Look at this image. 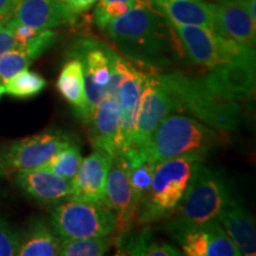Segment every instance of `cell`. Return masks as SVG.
<instances>
[{"instance_id":"obj_1","label":"cell","mask_w":256,"mask_h":256,"mask_svg":"<svg viewBox=\"0 0 256 256\" xmlns=\"http://www.w3.org/2000/svg\"><path fill=\"white\" fill-rule=\"evenodd\" d=\"M128 60L148 69L174 66L184 55L174 28L148 0H136L130 11L106 28Z\"/></svg>"},{"instance_id":"obj_2","label":"cell","mask_w":256,"mask_h":256,"mask_svg":"<svg viewBox=\"0 0 256 256\" xmlns=\"http://www.w3.org/2000/svg\"><path fill=\"white\" fill-rule=\"evenodd\" d=\"M236 202L238 200L228 176L222 170L202 164L192 176L172 216L166 220L165 232L170 234L216 220L226 206Z\"/></svg>"},{"instance_id":"obj_3","label":"cell","mask_w":256,"mask_h":256,"mask_svg":"<svg viewBox=\"0 0 256 256\" xmlns=\"http://www.w3.org/2000/svg\"><path fill=\"white\" fill-rule=\"evenodd\" d=\"M223 144V136L194 118L171 113L160 122L148 140L132 151L136 158L159 162L185 154L206 156Z\"/></svg>"},{"instance_id":"obj_4","label":"cell","mask_w":256,"mask_h":256,"mask_svg":"<svg viewBox=\"0 0 256 256\" xmlns=\"http://www.w3.org/2000/svg\"><path fill=\"white\" fill-rule=\"evenodd\" d=\"M182 110L194 119L222 132L238 130L241 124V108L236 101L223 98L209 87L204 78L188 76L182 72L159 74Z\"/></svg>"},{"instance_id":"obj_5","label":"cell","mask_w":256,"mask_h":256,"mask_svg":"<svg viewBox=\"0 0 256 256\" xmlns=\"http://www.w3.org/2000/svg\"><path fill=\"white\" fill-rule=\"evenodd\" d=\"M204 159L192 153L156 162L151 185L138 209L136 222L150 224L170 218Z\"/></svg>"},{"instance_id":"obj_6","label":"cell","mask_w":256,"mask_h":256,"mask_svg":"<svg viewBox=\"0 0 256 256\" xmlns=\"http://www.w3.org/2000/svg\"><path fill=\"white\" fill-rule=\"evenodd\" d=\"M51 226L62 240L102 238L116 232V217L102 203L68 200L51 210Z\"/></svg>"},{"instance_id":"obj_7","label":"cell","mask_w":256,"mask_h":256,"mask_svg":"<svg viewBox=\"0 0 256 256\" xmlns=\"http://www.w3.org/2000/svg\"><path fill=\"white\" fill-rule=\"evenodd\" d=\"M172 24V23H171ZM184 52L192 63L214 68L232 60L255 58V49L224 38L215 30L197 25L172 24Z\"/></svg>"},{"instance_id":"obj_8","label":"cell","mask_w":256,"mask_h":256,"mask_svg":"<svg viewBox=\"0 0 256 256\" xmlns=\"http://www.w3.org/2000/svg\"><path fill=\"white\" fill-rule=\"evenodd\" d=\"M180 110V104L159 74L147 72L128 150L140 148L168 114Z\"/></svg>"},{"instance_id":"obj_9","label":"cell","mask_w":256,"mask_h":256,"mask_svg":"<svg viewBox=\"0 0 256 256\" xmlns=\"http://www.w3.org/2000/svg\"><path fill=\"white\" fill-rule=\"evenodd\" d=\"M75 142L72 134L49 130L11 142L2 150L0 156L8 171L40 168L54 156Z\"/></svg>"},{"instance_id":"obj_10","label":"cell","mask_w":256,"mask_h":256,"mask_svg":"<svg viewBox=\"0 0 256 256\" xmlns=\"http://www.w3.org/2000/svg\"><path fill=\"white\" fill-rule=\"evenodd\" d=\"M115 54L110 46L92 40H80L69 52L70 57H76L82 63L90 119L104 96Z\"/></svg>"},{"instance_id":"obj_11","label":"cell","mask_w":256,"mask_h":256,"mask_svg":"<svg viewBox=\"0 0 256 256\" xmlns=\"http://www.w3.org/2000/svg\"><path fill=\"white\" fill-rule=\"evenodd\" d=\"M104 204L116 217V232H124L133 228L136 222L138 209L133 203L130 182V160L122 152L112 158L104 186Z\"/></svg>"},{"instance_id":"obj_12","label":"cell","mask_w":256,"mask_h":256,"mask_svg":"<svg viewBox=\"0 0 256 256\" xmlns=\"http://www.w3.org/2000/svg\"><path fill=\"white\" fill-rule=\"evenodd\" d=\"M188 256H241L216 220L168 234Z\"/></svg>"},{"instance_id":"obj_13","label":"cell","mask_w":256,"mask_h":256,"mask_svg":"<svg viewBox=\"0 0 256 256\" xmlns=\"http://www.w3.org/2000/svg\"><path fill=\"white\" fill-rule=\"evenodd\" d=\"M204 78L209 87L223 98L236 102L249 100L255 92V58L218 64L211 68Z\"/></svg>"},{"instance_id":"obj_14","label":"cell","mask_w":256,"mask_h":256,"mask_svg":"<svg viewBox=\"0 0 256 256\" xmlns=\"http://www.w3.org/2000/svg\"><path fill=\"white\" fill-rule=\"evenodd\" d=\"M16 183L32 200L44 206H56L72 196V179L40 168L18 171Z\"/></svg>"},{"instance_id":"obj_15","label":"cell","mask_w":256,"mask_h":256,"mask_svg":"<svg viewBox=\"0 0 256 256\" xmlns=\"http://www.w3.org/2000/svg\"><path fill=\"white\" fill-rule=\"evenodd\" d=\"M147 70L140 69L130 60V68L116 92L120 108V124L116 140V152L127 151L136 124V116L145 83Z\"/></svg>"},{"instance_id":"obj_16","label":"cell","mask_w":256,"mask_h":256,"mask_svg":"<svg viewBox=\"0 0 256 256\" xmlns=\"http://www.w3.org/2000/svg\"><path fill=\"white\" fill-rule=\"evenodd\" d=\"M214 30L242 46H255L256 20L243 0H220L214 4Z\"/></svg>"},{"instance_id":"obj_17","label":"cell","mask_w":256,"mask_h":256,"mask_svg":"<svg viewBox=\"0 0 256 256\" xmlns=\"http://www.w3.org/2000/svg\"><path fill=\"white\" fill-rule=\"evenodd\" d=\"M11 19L36 28H54L75 25L78 14L70 11L62 0H17Z\"/></svg>"},{"instance_id":"obj_18","label":"cell","mask_w":256,"mask_h":256,"mask_svg":"<svg viewBox=\"0 0 256 256\" xmlns=\"http://www.w3.org/2000/svg\"><path fill=\"white\" fill-rule=\"evenodd\" d=\"M113 156L102 148L83 159L72 179V196L70 200L104 204V186Z\"/></svg>"},{"instance_id":"obj_19","label":"cell","mask_w":256,"mask_h":256,"mask_svg":"<svg viewBox=\"0 0 256 256\" xmlns=\"http://www.w3.org/2000/svg\"><path fill=\"white\" fill-rule=\"evenodd\" d=\"M88 124H90V140L94 148H102L114 156L120 124V108L116 96L104 95Z\"/></svg>"},{"instance_id":"obj_20","label":"cell","mask_w":256,"mask_h":256,"mask_svg":"<svg viewBox=\"0 0 256 256\" xmlns=\"http://www.w3.org/2000/svg\"><path fill=\"white\" fill-rule=\"evenodd\" d=\"M216 220L238 249L240 254L244 256L256 254L255 222L238 202L226 206L217 216Z\"/></svg>"},{"instance_id":"obj_21","label":"cell","mask_w":256,"mask_h":256,"mask_svg":"<svg viewBox=\"0 0 256 256\" xmlns=\"http://www.w3.org/2000/svg\"><path fill=\"white\" fill-rule=\"evenodd\" d=\"M57 90L60 96L70 104L74 113L82 122L90 121L87 95L84 89V78L81 60L76 57L70 58L64 63L56 82Z\"/></svg>"},{"instance_id":"obj_22","label":"cell","mask_w":256,"mask_h":256,"mask_svg":"<svg viewBox=\"0 0 256 256\" xmlns=\"http://www.w3.org/2000/svg\"><path fill=\"white\" fill-rule=\"evenodd\" d=\"M172 24L197 25L214 30V4L204 0H148Z\"/></svg>"},{"instance_id":"obj_23","label":"cell","mask_w":256,"mask_h":256,"mask_svg":"<svg viewBox=\"0 0 256 256\" xmlns=\"http://www.w3.org/2000/svg\"><path fill=\"white\" fill-rule=\"evenodd\" d=\"M62 238L52 226L44 218H34L20 235L18 255L56 256L60 255Z\"/></svg>"},{"instance_id":"obj_24","label":"cell","mask_w":256,"mask_h":256,"mask_svg":"<svg viewBox=\"0 0 256 256\" xmlns=\"http://www.w3.org/2000/svg\"><path fill=\"white\" fill-rule=\"evenodd\" d=\"M118 254L138 256H179L182 252L170 243L158 241L152 236L151 230L145 228L133 232L132 228L119 232L116 238Z\"/></svg>"},{"instance_id":"obj_25","label":"cell","mask_w":256,"mask_h":256,"mask_svg":"<svg viewBox=\"0 0 256 256\" xmlns=\"http://www.w3.org/2000/svg\"><path fill=\"white\" fill-rule=\"evenodd\" d=\"M49 50L43 37H36L23 46H14L0 56V84H4L16 74L28 69L30 64Z\"/></svg>"},{"instance_id":"obj_26","label":"cell","mask_w":256,"mask_h":256,"mask_svg":"<svg viewBox=\"0 0 256 256\" xmlns=\"http://www.w3.org/2000/svg\"><path fill=\"white\" fill-rule=\"evenodd\" d=\"M122 153H124L130 160V188H132L133 203L136 209H139L140 203L151 185L156 162L136 158L132 151Z\"/></svg>"},{"instance_id":"obj_27","label":"cell","mask_w":256,"mask_h":256,"mask_svg":"<svg viewBox=\"0 0 256 256\" xmlns=\"http://www.w3.org/2000/svg\"><path fill=\"white\" fill-rule=\"evenodd\" d=\"M46 81L38 72L25 69L16 74L8 82L2 84L4 94L11 95L16 98H31L37 96L46 88Z\"/></svg>"},{"instance_id":"obj_28","label":"cell","mask_w":256,"mask_h":256,"mask_svg":"<svg viewBox=\"0 0 256 256\" xmlns=\"http://www.w3.org/2000/svg\"><path fill=\"white\" fill-rule=\"evenodd\" d=\"M113 240L108 236L78 240H62L60 255L62 256H102L110 250Z\"/></svg>"},{"instance_id":"obj_29","label":"cell","mask_w":256,"mask_h":256,"mask_svg":"<svg viewBox=\"0 0 256 256\" xmlns=\"http://www.w3.org/2000/svg\"><path fill=\"white\" fill-rule=\"evenodd\" d=\"M82 153L78 144H72L66 146L62 151H60L56 156H54L44 168L55 172L56 174L66 179H74L78 174L80 165L82 162Z\"/></svg>"},{"instance_id":"obj_30","label":"cell","mask_w":256,"mask_h":256,"mask_svg":"<svg viewBox=\"0 0 256 256\" xmlns=\"http://www.w3.org/2000/svg\"><path fill=\"white\" fill-rule=\"evenodd\" d=\"M136 2V0H100L94 12L96 24L106 28L110 22L130 11Z\"/></svg>"},{"instance_id":"obj_31","label":"cell","mask_w":256,"mask_h":256,"mask_svg":"<svg viewBox=\"0 0 256 256\" xmlns=\"http://www.w3.org/2000/svg\"><path fill=\"white\" fill-rule=\"evenodd\" d=\"M20 235L5 220L0 218V256L18 255Z\"/></svg>"},{"instance_id":"obj_32","label":"cell","mask_w":256,"mask_h":256,"mask_svg":"<svg viewBox=\"0 0 256 256\" xmlns=\"http://www.w3.org/2000/svg\"><path fill=\"white\" fill-rule=\"evenodd\" d=\"M16 46V42L12 34V28L8 25V22L5 26L0 28V56L6 51Z\"/></svg>"},{"instance_id":"obj_33","label":"cell","mask_w":256,"mask_h":256,"mask_svg":"<svg viewBox=\"0 0 256 256\" xmlns=\"http://www.w3.org/2000/svg\"><path fill=\"white\" fill-rule=\"evenodd\" d=\"M62 2L74 14H81L90 10L98 2V0H62Z\"/></svg>"},{"instance_id":"obj_34","label":"cell","mask_w":256,"mask_h":256,"mask_svg":"<svg viewBox=\"0 0 256 256\" xmlns=\"http://www.w3.org/2000/svg\"><path fill=\"white\" fill-rule=\"evenodd\" d=\"M16 4L17 0H0V14L11 16Z\"/></svg>"},{"instance_id":"obj_35","label":"cell","mask_w":256,"mask_h":256,"mask_svg":"<svg viewBox=\"0 0 256 256\" xmlns=\"http://www.w3.org/2000/svg\"><path fill=\"white\" fill-rule=\"evenodd\" d=\"M11 16H6V14H0V28L2 26H5L6 23L10 20Z\"/></svg>"},{"instance_id":"obj_36","label":"cell","mask_w":256,"mask_h":256,"mask_svg":"<svg viewBox=\"0 0 256 256\" xmlns=\"http://www.w3.org/2000/svg\"><path fill=\"white\" fill-rule=\"evenodd\" d=\"M6 174H8V170H6L4 162H2V156H0V178L5 177Z\"/></svg>"},{"instance_id":"obj_37","label":"cell","mask_w":256,"mask_h":256,"mask_svg":"<svg viewBox=\"0 0 256 256\" xmlns=\"http://www.w3.org/2000/svg\"><path fill=\"white\" fill-rule=\"evenodd\" d=\"M2 94H4V87H2V84H0V98Z\"/></svg>"}]
</instances>
